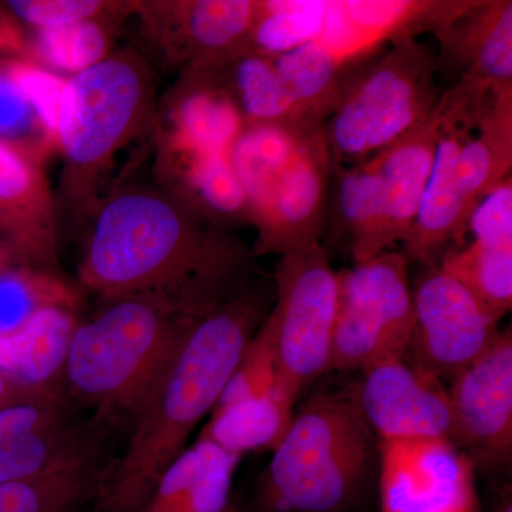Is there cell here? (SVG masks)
<instances>
[{
	"instance_id": "cell-1",
	"label": "cell",
	"mask_w": 512,
	"mask_h": 512,
	"mask_svg": "<svg viewBox=\"0 0 512 512\" xmlns=\"http://www.w3.org/2000/svg\"><path fill=\"white\" fill-rule=\"evenodd\" d=\"M271 301V293L247 286L197 319L128 423L123 453L100 468L90 512L141 511L198 424L220 402Z\"/></svg>"
},
{
	"instance_id": "cell-2",
	"label": "cell",
	"mask_w": 512,
	"mask_h": 512,
	"mask_svg": "<svg viewBox=\"0 0 512 512\" xmlns=\"http://www.w3.org/2000/svg\"><path fill=\"white\" fill-rule=\"evenodd\" d=\"M244 249L150 194L117 197L94 228L84 279L110 298L165 293L197 315L242 291Z\"/></svg>"
},
{
	"instance_id": "cell-3",
	"label": "cell",
	"mask_w": 512,
	"mask_h": 512,
	"mask_svg": "<svg viewBox=\"0 0 512 512\" xmlns=\"http://www.w3.org/2000/svg\"><path fill=\"white\" fill-rule=\"evenodd\" d=\"M198 318L165 293L117 298L74 326L60 369L64 396L92 409L97 423H130Z\"/></svg>"
},
{
	"instance_id": "cell-4",
	"label": "cell",
	"mask_w": 512,
	"mask_h": 512,
	"mask_svg": "<svg viewBox=\"0 0 512 512\" xmlns=\"http://www.w3.org/2000/svg\"><path fill=\"white\" fill-rule=\"evenodd\" d=\"M379 464L380 441L352 387L319 394L293 414L248 512H357Z\"/></svg>"
},
{
	"instance_id": "cell-5",
	"label": "cell",
	"mask_w": 512,
	"mask_h": 512,
	"mask_svg": "<svg viewBox=\"0 0 512 512\" xmlns=\"http://www.w3.org/2000/svg\"><path fill=\"white\" fill-rule=\"evenodd\" d=\"M436 56L414 36L357 66L322 127L332 165L369 160L426 123L441 94Z\"/></svg>"
},
{
	"instance_id": "cell-6",
	"label": "cell",
	"mask_w": 512,
	"mask_h": 512,
	"mask_svg": "<svg viewBox=\"0 0 512 512\" xmlns=\"http://www.w3.org/2000/svg\"><path fill=\"white\" fill-rule=\"evenodd\" d=\"M436 109L426 123L379 154L350 167L332 165L328 215L348 239L356 264L403 244L433 165Z\"/></svg>"
},
{
	"instance_id": "cell-7",
	"label": "cell",
	"mask_w": 512,
	"mask_h": 512,
	"mask_svg": "<svg viewBox=\"0 0 512 512\" xmlns=\"http://www.w3.org/2000/svg\"><path fill=\"white\" fill-rule=\"evenodd\" d=\"M276 301L268 313L274 335L278 386L298 402L306 387L330 372L338 272L322 242L281 255Z\"/></svg>"
},
{
	"instance_id": "cell-8",
	"label": "cell",
	"mask_w": 512,
	"mask_h": 512,
	"mask_svg": "<svg viewBox=\"0 0 512 512\" xmlns=\"http://www.w3.org/2000/svg\"><path fill=\"white\" fill-rule=\"evenodd\" d=\"M410 261L384 251L338 272V309L330 372H365L403 359L413 332Z\"/></svg>"
},
{
	"instance_id": "cell-9",
	"label": "cell",
	"mask_w": 512,
	"mask_h": 512,
	"mask_svg": "<svg viewBox=\"0 0 512 512\" xmlns=\"http://www.w3.org/2000/svg\"><path fill=\"white\" fill-rule=\"evenodd\" d=\"M473 80H457L441 94L436 153L416 220L403 241V254L419 266L437 265L450 249L463 245L468 215L454 184V167L468 137L476 130L494 93Z\"/></svg>"
},
{
	"instance_id": "cell-10",
	"label": "cell",
	"mask_w": 512,
	"mask_h": 512,
	"mask_svg": "<svg viewBox=\"0 0 512 512\" xmlns=\"http://www.w3.org/2000/svg\"><path fill=\"white\" fill-rule=\"evenodd\" d=\"M412 286L413 332L403 359L450 383L498 333L500 319L439 266H420Z\"/></svg>"
},
{
	"instance_id": "cell-11",
	"label": "cell",
	"mask_w": 512,
	"mask_h": 512,
	"mask_svg": "<svg viewBox=\"0 0 512 512\" xmlns=\"http://www.w3.org/2000/svg\"><path fill=\"white\" fill-rule=\"evenodd\" d=\"M456 446L476 471L510 474L512 463V335L498 330L491 345L447 386Z\"/></svg>"
},
{
	"instance_id": "cell-12",
	"label": "cell",
	"mask_w": 512,
	"mask_h": 512,
	"mask_svg": "<svg viewBox=\"0 0 512 512\" xmlns=\"http://www.w3.org/2000/svg\"><path fill=\"white\" fill-rule=\"evenodd\" d=\"M143 97V76L126 60H101L66 80L56 133L69 160H103L126 136Z\"/></svg>"
},
{
	"instance_id": "cell-13",
	"label": "cell",
	"mask_w": 512,
	"mask_h": 512,
	"mask_svg": "<svg viewBox=\"0 0 512 512\" xmlns=\"http://www.w3.org/2000/svg\"><path fill=\"white\" fill-rule=\"evenodd\" d=\"M476 474L450 441L380 443L379 512H483Z\"/></svg>"
},
{
	"instance_id": "cell-14",
	"label": "cell",
	"mask_w": 512,
	"mask_h": 512,
	"mask_svg": "<svg viewBox=\"0 0 512 512\" xmlns=\"http://www.w3.org/2000/svg\"><path fill=\"white\" fill-rule=\"evenodd\" d=\"M352 390L360 412L380 443L456 444L447 384L407 360H387L369 367Z\"/></svg>"
},
{
	"instance_id": "cell-15",
	"label": "cell",
	"mask_w": 512,
	"mask_h": 512,
	"mask_svg": "<svg viewBox=\"0 0 512 512\" xmlns=\"http://www.w3.org/2000/svg\"><path fill=\"white\" fill-rule=\"evenodd\" d=\"M96 453L94 429L76 423L62 390L0 410V485L42 476Z\"/></svg>"
},
{
	"instance_id": "cell-16",
	"label": "cell",
	"mask_w": 512,
	"mask_h": 512,
	"mask_svg": "<svg viewBox=\"0 0 512 512\" xmlns=\"http://www.w3.org/2000/svg\"><path fill=\"white\" fill-rule=\"evenodd\" d=\"M330 177L332 158L318 128L251 214L259 229V254L281 256L322 242L328 224Z\"/></svg>"
},
{
	"instance_id": "cell-17",
	"label": "cell",
	"mask_w": 512,
	"mask_h": 512,
	"mask_svg": "<svg viewBox=\"0 0 512 512\" xmlns=\"http://www.w3.org/2000/svg\"><path fill=\"white\" fill-rule=\"evenodd\" d=\"M437 67L493 90L512 89L511 0H464L433 30Z\"/></svg>"
},
{
	"instance_id": "cell-18",
	"label": "cell",
	"mask_w": 512,
	"mask_h": 512,
	"mask_svg": "<svg viewBox=\"0 0 512 512\" xmlns=\"http://www.w3.org/2000/svg\"><path fill=\"white\" fill-rule=\"evenodd\" d=\"M241 457L210 440L185 448L160 478L140 512H227Z\"/></svg>"
},
{
	"instance_id": "cell-19",
	"label": "cell",
	"mask_w": 512,
	"mask_h": 512,
	"mask_svg": "<svg viewBox=\"0 0 512 512\" xmlns=\"http://www.w3.org/2000/svg\"><path fill=\"white\" fill-rule=\"evenodd\" d=\"M512 89L494 93L454 167V183L470 220L485 195L511 177Z\"/></svg>"
},
{
	"instance_id": "cell-20",
	"label": "cell",
	"mask_w": 512,
	"mask_h": 512,
	"mask_svg": "<svg viewBox=\"0 0 512 512\" xmlns=\"http://www.w3.org/2000/svg\"><path fill=\"white\" fill-rule=\"evenodd\" d=\"M272 59L303 119L312 126L323 127L357 66L369 57L345 59L315 40Z\"/></svg>"
},
{
	"instance_id": "cell-21",
	"label": "cell",
	"mask_w": 512,
	"mask_h": 512,
	"mask_svg": "<svg viewBox=\"0 0 512 512\" xmlns=\"http://www.w3.org/2000/svg\"><path fill=\"white\" fill-rule=\"evenodd\" d=\"M322 127L251 124L235 138L228 156L247 197L248 214L264 202L298 157L306 138Z\"/></svg>"
},
{
	"instance_id": "cell-22",
	"label": "cell",
	"mask_w": 512,
	"mask_h": 512,
	"mask_svg": "<svg viewBox=\"0 0 512 512\" xmlns=\"http://www.w3.org/2000/svg\"><path fill=\"white\" fill-rule=\"evenodd\" d=\"M295 403L276 383L264 396L214 410L200 439L238 457L251 451H274L291 426Z\"/></svg>"
},
{
	"instance_id": "cell-23",
	"label": "cell",
	"mask_w": 512,
	"mask_h": 512,
	"mask_svg": "<svg viewBox=\"0 0 512 512\" xmlns=\"http://www.w3.org/2000/svg\"><path fill=\"white\" fill-rule=\"evenodd\" d=\"M72 320L55 309H40L18 329L0 335V372L32 384H56L53 373L62 369Z\"/></svg>"
},
{
	"instance_id": "cell-24",
	"label": "cell",
	"mask_w": 512,
	"mask_h": 512,
	"mask_svg": "<svg viewBox=\"0 0 512 512\" xmlns=\"http://www.w3.org/2000/svg\"><path fill=\"white\" fill-rule=\"evenodd\" d=\"M228 62L232 63L231 89L224 92L237 107L245 126H312L286 92L271 56L245 50Z\"/></svg>"
},
{
	"instance_id": "cell-25",
	"label": "cell",
	"mask_w": 512,
	"mask_h": 512,
	"mask_svg": "<svg viewBox=\"0 0 512 512\" xmlns=\"http://www.w3.org/2000/svg\"><path fill=\"white\" fill-rule=\"evenodd\" d=\"M96 456L28 480L0 485V512H79L92 500Z\"/></svg>"
},
{
	"instance_id": "cell-26",
	"label": "cell",
	"mask_w": 512,
	"mask_h": 512,
	"mask_svg": "<svg viewBox=\"0 0 512 512\" xmlns=\"http://www.w3.org/2000/svg\"><path fill=\"white\" fill-rule=\"evenodd\" d=\"M460 282L481 306L503 319L512 306V247L471 241L450 249L437 264Z\"/></svg>"
},
{
	"instance_id": "cell-27",
	"label": "cell",
	"mask_w": 512,
	"mask_h": 512,
	"mask_svg": "<svg viewBox=\"0 0 512 512\" xmlns=\"http://www.w3.org/2000/svg\"><path fill=\"white\" fill-rule=\"evenodd\" d=\"M256 2L198 0L185 6V35L208 64L224 62L248 50Z\"/></svg>"
},
{
	"instance_id": "cell-28",
	"label": "cell",
	"mask_w": 512,
	"mask_h": 512,
	"mask_svg": "<svg viewBox=\"0 0 512 512\" xmlns=\"http://www.w3.org/2000/svg\"><path fill=\"white\" fill-rule=\"evenodd\" d=\"M329 9L328 0L256 2L248 50L275 57L315 42L325 29Z\"/></svg>"
},
{
	"instance_id": "cell-29",
	"label": "cell",
	"mask_w": 512,
	"mask_h": 512,
	"mask_svg": "<svg viewBox=\"0 0 512 512\" xmlns=\"http://www.w3.org/2000/svg\"><path fill=\"white\" fill-rule=\"evenodd\" d=\"M178 141L185 153H228L244 128L241 114L222 89L192 93L178 111Z\"/></svg>"
},
{
	"instance_id": "cell-30",
	"label": "cell",
	"mask_w": 512,
	"mask_h": 512,
	"mask_svg": "<svg viewBox=\"0 0 512 512\" xmlns=\"http://www.w3.org/2000/svg\"><path fill=\"white\" fill-rule=\"evenodd\" d=\"M276 383H278V367H276L274 335L268 319H265L245 346L241 359L214 410L264 396L274 389Z\"/></svg>"
},
{
	"instance_id": "cell-31",
	"label": "cell",
	"mask_w": 512,
	"mask_h": 512,
	"mask_svg": "<svg viewBox=\"0 0 512 512\" xmlns=\"http://www.w3.org/2000/svg\"><path fill=\"white\" fill-rule=\"evenodd\" d=\"M37 45L46 62L64 72L77 74L104 60L107 40L100 26L87 19L40 29Z\"/></svg>"
},
{
	"instance_id": "cell-32",
	"label": "cell",
	"mask_w": 512,
	"mask_h": 512,
	"mask_svg": "<svg viewBox=\"0 0 512 512\" xmlns=\"http://www.w3.org/2000/svg\"><path fill=\"white\" fill-rule=\"evenodd\" d=\"M190 158V183L211 211L225 215L248 212L244 188L228 153H197Z\"/></svg>"
},
{
	"instance_id": "cell-33",
	"label": "cell",
	"mask_w": 512,
	"mask_h": 512,
	"mask_svg": "<svg viewBox=\"0 0 512 512\" xmlns=\"http://www.w3.org/2000/svg\"><path fill=\"white\" fill-rule=\"evenodd\" d=\"M9 73L40 123L56 133L66 80L28 63L13 64Z\"/></svg>"
},
{
	"instance_id": "cell-34",
	"label": "cell",
	"mask_w": 512,
	"mask_h": 512,
	"mask_svg": "<svg viewBox=\"0 0 512 512\" xmlns=\"http://www.w3.org/2000/svg\"><path fill=\"white\" fill-rule=\"evenodd\" d=\"M474 241L512 247V178L478 202L468 220Z\"/></svg>"
},
{
	"instance_id": "cell-35",
	"label": "cell",
	"mask_w": 512,
	"mask_h": 512,
	"mask_svg": "<svg viewBox=\"0 0 512 512\" xmlns=\"http://www.w3.org/2000/svg\"><path fill=\"white\" fill-rule=\"evenodd\" d=\"M9 8L18 18L40 29L87 20L100 8L93 0H15Z\"/></svg>"
},
{
	"instance_id": "cell-36",
	"label": "cell",
	"mask_w": 512,
	"mask_h": 512,
	"mask_svg": "<svg viewBox=\"0 0 512 512\" xmlns=\"http://www.w3.org/2000/svg\"><path fill=\"white\" fill-rule=\"evenodd\" d=\"M32 107L10 76L9 69L0 70V141L23 136L35 120Z\"/></svg>"
},
{
	"instance_id": "cell-37",
	"label": "cell",
	"mask_w": 512,
	"mask_h": 512,
	"mask_svg": "<svg viewBox=\"0 0 512 512\" xmlns=\"http://www.w3.org/2000/svg\"><path fill=\"white\" fill-rule=\"evenodd\" d=\"M35 183L32 168L22 154L0 141V208L18 204Z\"/></svg>"
},
{
	"instance_id": "cell-38",
	"label": "cell",
	"mask_w": 512,
	"mask_h": 512,
	"mask_svg": "<svg viewBox=\"0 0 512 512\" xmlns=\"http://www.w3.org/2000/svg\"><path fill=\"white\" fill-rule=\"evenodd\" d=\"M30 315L25 284L13 275L0 276V335L18 329Z\"/></svg>"
},
{
	"instance_id": "cell-39",
	"label": "cell",
	"mask_w": 512,
	"mask_h": 512,
	"mask_svg": "<svg viewBox=\"0 0 512 512\" xmlns=\"http://www.w3.org/2000/svg\"><path fill=\"white\" fill-rule=\"evenodd\" d=\"M60 390L57 384H32L19 382L0 372V410L13 404L29 402L37 397Z\"/></svg>"
},
{
	"instance_id": "cell-40",
	"label": "cell",
	"mask_w": 512,
	"mask_h": 512,
	"mask_svg": "<svg viewBox=\"0 0 512 512\" xmlns=\"http://www.w3.org/2000/svg\"><path fill=\"white\" fill-rule=\"evenodd\" d=\"M487 512H512V488L510 483H503L497 488Z\"/></svg>"
},
{
	"instance_id": "cell-41",
	"label": "cell",
	"mask_w": 512,
	"mask_h": 512,
	"mask_svg": "<svg viewBox=\"0 0 512 512\" xmlns=\"http://www.w3.org/2000/svg\"><path fill=\"white\" fill-rule=\"evenodd\" d=\"M227 512H248V511L242 510V508H239L238 505L234 503L231 505V508H229V510Z\"/></svg>"
}]
</instances>
